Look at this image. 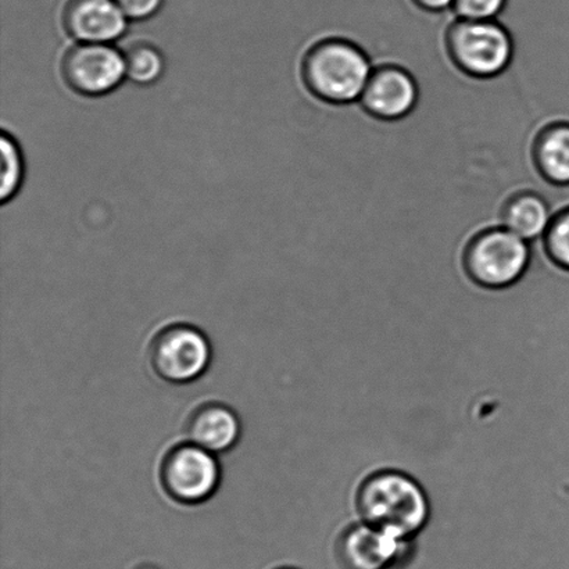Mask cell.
Returning a JSON list of instances; mask_svg holds the SVG:
<instances>
[{
    "mask_svg": "<svg viewBox=\"0 0 569 569\" xmlns=\"http://www.w3.org/2000/svg\"><path fill=\"white\" fill-rule=\"evenodd\" d=\"M356 506L361 520L411 540L431 516L428 496L421 485L405 472L372 473L357 490Z\"/></svg>",
    "mask_w": 569,
    "mask_h": 569,
    "instance_id": "1",
    "label": "cell"
},
{
    "mask_svg": "<svg viewBox=\"0 0 569 569\" xmlns=\"http://www.w3.org/2000/svg\"><path fill=\"white\" fill-rule=\"evenodd\" d=\"M372 72L368 56L342 39H329L316 44L303 60L307 88L316 97L332 103L360 100Z\"/></svg>",
    "mask_w": 569,
    "mask_h": 569,
    "instance_id": "2",
    "label": "cell"
},
{
    "mask_svg": "<svg viewBox=\"0 0 569 569\" xmlns=\"http://www.w3.org/2000/svg\"><path fill=\"white\" fill-rule=\"evenodd\" d=\"M532 259L531 243L507 228L483 232L467 253L471 280L487 289L515 287L527 274Z\"/></svg>",
    "mask_w": 569,
    "mask_h": 569,
    "instance_id": "3",
    "label": "cell"
},
{
    "mask_svg": "<svg viewBox=\"0 0 569 569\" xmlns=\"http://www.w3.org/2000/svg\"><path fill=\"white\" fill-rule=\"evenodd\" d=\"M449 47L457 64L479 78L501 74L515 54L510 32L498 20L457 19L450 28Z\"/></svg>",
    "mask_w": 569,
    "mask_h": 569,
    "instance_id": "4",
    "label": "cell"
},
{
    "mask_svg": "<svg viewBox=\"0 0 569 569\" xmlns=\"http://www.w3.org/2000/svg\"><path fill=\"white\" fill-rule=\"evenodd\" d=\"M160 482L177 503L194 506L213 498L221 482L219 460L191 442L174 446L160 466Z\"/></svg>",
    "mask_w": 569,
    "mask_h": 569,
    "instance_id": "5",
    "label": "cell"
},
{
    "mask_svg": "<svg viewBox=\"0 0 569 569\" xmlns=\"http://www.w3.org/2000/svg\"><path fill=\"white\" fill-rule=\"evenodd\" d=\"M211 345L198 328L177 323L156 335L149 360L153 371L166 382L186 385L203 376L211 362Z\"/></svg>",
    "mask_w": 569,
    "mask_h": 569,
    "instance_id": "6",
    "label": "cell"
},
{
    "mask_svg": "<svg viewBox=\"0 0 569 569\" xmlns=\"http://www.w3.org/2000/svg\"><path fill=\"white\" fill-rule=\"evenodd\" d=\"M61 74L82 97H103L127 77L124 54L109 43L76 44L61 60Z\"/></svg>",
    "mask_w": 569,
    "mask_h": 569,
    "instance_id": "7",
    "label": "cell"
},
{
    "mask_svg": "<svg viewBox=\"0 0 569 569\" xmlns=\"http://www.w3.org/2000/svg\"><path fill=\"white\" fill-rule=\"evenodd\" d=\"M410 553V540L361 521L340 535L337 556L345 569H393Z\"/></svg>",
    "mask_w": 569,
    "mask_h": 569,
    "instance_id": "8",
    "label": "cell"
},
{
    "mask_svg": "<svg viewBox=\"0 0 569 569\" xmlns=\"http://www.w3.org/2000/svg\"><path fill=\"white\" fill-rule=\"evenodd\" d=\"M61 21L67 33L80 43H111L128 28L116 0H67Z\"/></svg>",
    "mask_w": 569,
    "mask_h": 569,
    "instance_id": "9",
    "label": "cell"
},
{
    "mask_svg": "<svg viewBox=\"0 0 569 569\" xmlns=\"http://www.w3.org/2000/svg\"><path fill=\"white\" fill-rule=\"evenodd\" d=\"M360 100L373 116L385 120H398L416 108L417 83L409 72L398 67H382L373 70Z\"/></svg>",
    "mask_w": 569,
    "mask_h": 569,
    "instance_id": "10",
    "label": "cell"
},
{
    "mask_svg": "<svg viewBox=\"0 0 569 569\" xmlns=\"http://www.w3.org/2000/svg\"><path fill=\"white\" fill-rule=\"evenodd\" d=\"M189 442L210 453H224L238 443L241 422L236 411L220 403L198 407L187 422Z\"/></svg>",
    "mask_w": 569,
    "mask_h": 569,
    "instance_id": "11",
    "label": "cell"
},
{
    "mask_svg": "<svg viewBox=\"0 0 569 569\" xmlns=\"http://www.w3.org/2000/svg\"><path fill=\"white\" fill-rule=\"evenodd\" d=\"M555 214L548 200L537 193L518 194L507 204L503 227L532 243L548 232Z\"/></svg>",
    "mask_w": 569,
    "mask_h": 569,
    "instance_id": "12",
    "label": "cell"
},
{
    "mask_svg": "<svg viewBox=\"0 0 569 569\" xmlns=\"http://www.w3.org/2000/svg\"><path fill=\"white\" fill-rule=\"evenodd\" d=\"M537 161L549 181L569 186V124H557L542 133L537 144Z\"/></svg>",
    "mask_w": 569,
    "mask_h": 569,
    "instance_id": "13",
    "label": "cell"
},
{
    "mask_svg": "<svg viewBox=\"0 0 569 569\" xmlns=\"http://www.w3.org/2000/svg\"><path fill=\"white\" fill-rule=\"evenodd\" d=\"M126 74L139 86H150L164 72V58L153 44L139 42L126 50Z\"/></svg>",
    "mask_w": 569,
    "mask_h": 569,
    "instance_id": "14",
    "label": "cell"
},
{
    "mask_svg": "<svg viewBox=\"0 0 569 569\" xmlns=\"http://www.w3.org/2000/svg\"><path fill=\"white\" fill-rule=\"evenodd\" d=\"M2 149V183H0V199L2 203L9 202L19 193L24 181V158L13 136L2 133L0 139Z\"/></svg>",
    "mask_w": 569,
    "mask_h": 569,
    "instance_id": "15",
    "label": "cell"
},
{
    "mask_svg": "<svg viewBox=\"0 0 569 569\" xmlns=\"http://www.w3.org/2000/svg\"><path fill=\"white\" fill-rule=\"evenodd\" d=\"M545 244L555 263L569 271V209L562 210L551 221Z\"/></svg>",
    "mask_w": 569,
    "mask_h": 569,
    "instance_id": "16",
    "label": "cell"
},
{
    "mask_svg": "<svg viewBox=\"0 0 569 569\" xmlns=\"http://www.w3.org/2000/svg\"><path fill=\"white\" fill-rule=\"evenodd\" d=\"M509 4V0H455L457 19L473 21L498 20Z\"/></svg>",
    "mask_w": 569,
    "mask_h": 569,
    "instance_id": "17",
    "label": "cell"
},
{
    "mask_svg": "<svg viewBox=\"0 0 569 569\" xmlns=\"http://www.w3.org/2000/svg\"><path fill=\"white\" fill-rule=\"evenodd\" d=\"M128 20L142 21L153 17L164 0H116Z\"/></svg>",
    "mask_w": 569,
    "mask_h": 569,
    "instance_id": "18",
    "label": "cell"
},
{
    "mask_svg": "<svg viewBox=\"0 0 569 569\" xmlns=\"http://www.w3.org/2000/svg\"><path fill=\"white\" fill-rule=\"evenodd\" d=\"M418 8L431 13H445L453 9L455 0H411Z\"/></svg>",
    "mask_w": 569,
    "mask_h": 569,
    "instance_id": "19",
    "label": "cell"
},
{
    "mask_svg": "<svg viewBox=\"0 0 569 569\" xmlns=\"http://www.w3.org/2000/svg\"><path fill=\"white\" fill-rule=\"evenodd\" d=\"M138 569H159V568H156L153 566H143V567H139Z\"/></svg>",
    "mask_w": 569,
    "mask_h": 569,
    "instance_id": "20",
    "label": "cell"
},
{
    "mask_svg": "<svg viewBox=\"0 0 569 569\" xmlns=\"http://www.w3.org/2000/svg\"><path fill=\"white\" fill-rule=\"evenodd\" d=\"M280 569H295V568H280Z\"/></svg>",
    "mask_w": 569,
    "mask_h": 569,
    "instance_id": "21",
    "label": "cell"
}]
</instances>
